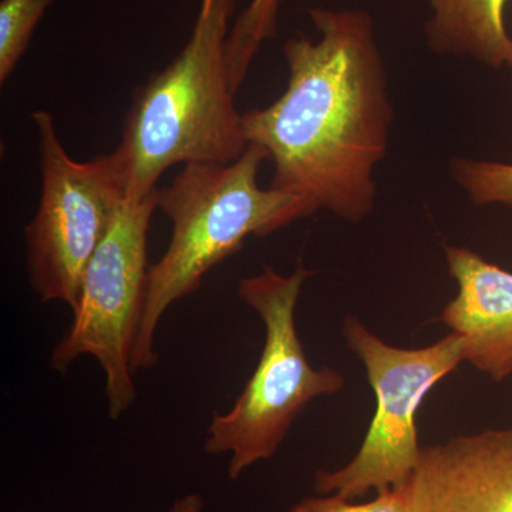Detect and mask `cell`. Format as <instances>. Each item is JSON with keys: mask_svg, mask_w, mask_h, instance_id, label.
<instances>
[{"mask_svg": "<svg viewBox=\"0 0 512 512\" xmlns=\"http://www.w3.org/2000/svg\"><path fill=\"white\" fill-rule=\"evenodd\" d=\"M456 298L440 322L463 340L464 360L495 383L512 376V272L473 249L446 247Z\"/></svg>", "mask_w": 512, "mask_h": 512, "instance_id": "cell-9", "label": "cell"}, {"mask_svg": "<svg viewBox=\"0 0 512 512\" xmlns=\"http://www.w3.org/2000/svg\"><path fill=\"white\" fill-rule=\"evenodd\" d=\"M508 0H427V45L439 56L470 57L491 69L510 64L512 37L504 25Z\"/></svg>", "mask_w": 512, "mask_h": 512, "instance_id": "cell-10", "label": "cell"}, {"mask_svg": "<svg viewBox=\"0 0 512 512\" xmlns=\"http://www.w3.org/2000/svg\"><path fill=\"white\" fill-rule=\"evenodd\" d=\"M309 18L319 39L286 40L285 92L242 114V126L274 163L272 188L298 197L308 217L360 222L375 210L394 119L386 66L366 10L312 8Z\"/></svg>", "mask_w": 512, "mask_h": 512, "instance_id": "cell-1", "label": "cell"}, {"mask_svg": "<svg viewBox=\"0 0 512 512\" xmlns=\"http://www.w3.org/2000/svg\"><path fill=\"white\" fill-rule=\"evenodd\" d=\"M342 335L359 357L376 396V412L356 456L338 470H319L315 490L348 500L369 491L403 488L419 464L417 413L424 397L464 360L463 340L450 332L420 349L389 345L362 320L348 316Z\"/></svg>", "mask_w": 512, "mask_h": 512, "instance_id": "cell-6", "label": "cell"}, {"mask_svg": "<svg viewBox=\"0 0 512 512\" xmlns=\"http://www.w3.org/2000/svg\"><path fill=\"white\" fill-rule=\"evenodd\" d=\"M311 269L296 266L281 275L266 265L261 274L239 284L242 302L265 326V343L254 375L227 413H215L204 448L229 454L228 476H239L259 461L275 456L292 424L309 403L345 387V377L332 367L315 369L306 357L296 329V305Z\"/></svg>", "mask_w": 512, "mask_h": 512, "instance_id": "cell-4", "label": "cell"}, {"mask_svg": "<svg viewBox=\"0 0 512 512\" xmlns=\"http://www.w3.org/2000/svg\"><path fill=\"white\" fill-rule=\"evenodd\" d=\"M158 191L121 202L84 272L72 325L50 356V367L62 375L79 357L99 362L111 420H119L136 400L131 353L146 302L148 229L158 208Z\"/></svg>", "mask_w": 512, "mask_h": 512, "instance_id": "cell-7", "label": "cell"}, {"mask_svg": "<svg viewBox=\"0 0 512 512\" xmlns=\"http://www.w3.org/2000/svg\"><path fill=\"white\" fill-rule=\"evenodd\" d=\"M237 0H201L190 40L134 93L117 153L127 198L140 200L175 164H229L248 147L229 83L227 40Z\"/></svg>", "mask_w": 512, "mask_h": 512, "instance_id": "cell-3", "label": "cell"}, {"mask_svg": "<svg viewBox=\"0 0 512 512\" xmlns=\"http://www.w3.org/2000/svg\"><path fill=\"white\" fill-rule=\"evenodd\" d=\"M404 490L410 512H512V429L423 447Z\"/></svg>", "mask_w": 512, "mask_h": 512, "instance_id": "cell-8", "label": "cell"}, {"mask_svg": "<svg viewBox=\"0 0 512 512\" xmlns=\"http://www.w3.org/2000/svg\"><path fill=\"white\" fill-rule=\"evenodd\" d=\"M171 512H202V503L197 495H188L174 504Z\"/></svg>", "mask_w": 512, "mask_h": 512, "instance_id": "cell-15", "label": "cell"}, {"mask_svg": "<svg viewBox=\"0 0 512 512\" xmlns=\"http://www.w3.org/2000/svg\"><path fill=\"white\" fill-rule=\"evenodd\" d=\"M508 67H510V69L512 70V56H511L510 64H508Z\"/></svg>", "mask_w": 512, "mask_h": 512, "instance_id": "cell-16", "label": "cell"}, {"mask_svg": "<svg viewBox=\"0 0 512 512\" xmlns=\"http://www.w3.org/2000/svg\"><path fill=\"white\" fill-rule=\"evenodd\" d=\"M39 151V207L25 227L30 286L42 302L79 305L84 272L127 198L123 158L113 153L89 161L67 154L47 111L32 113Z\"/></svg>", "mask_w": 512, "mask_h": 512, "instance_id": "cell-5", "label": "cell"}, {"mask_svg": "<svg viewBox=\"0 0 512 512\" xmlns=\"http://www.w3.org/2000/svg\"><path fill=\"white\" fill-rule=\"evenodd\" d=\"M55 0H2L0 2V84L29 49L33 33Z\"/></svg>", "mask_w": 512, "mask_h": 512, "instance_id": "cell-12", "label": "cell"}, {"mask_svg": "<svg viewBox=\"0 0 512 512\" xmlns=\"http://www.w3.org/2000/svg\"><path fill=\"white\" fill-rule=\"evenodd\" d=\"M265 160V148L248 144L229 164H185L173 183L158 191V208L173 224V234L167 251L148 271L131 353L134 373L157 366L156 333L164 313L197 291L214 266L241 251L245 239L266 237L308 217L295 195L259 185Z\"/></svg>", "mask_w": 512, "mask_h": 512, "instance_id": "cell-2", "label": "cell"}, {"mask_svg": "<svg viewBox=\"0 0 512 512\" xmlns=\"http://www.w3.org/2000/svg\"><path fill=\"white\" fill-rule=\"evenodd\" d=\"M281 5L282 0H251L229 30L227 64L232 92L237 93L247 79L262 43L275 37Z\"/></svg>", "mask_w": 512, "mask_h": 512, "instance_id": "cell-11", "label": "cell"}, {"mask_svg": "<svg viewBox=\"0 0 512 512\" xmlns=\"http://www.w3.org/2000/svg\"><path fill=\"white\" fill-rule=\"evenodd\" d=\"M451 177L474 205H505L512 208V164L456 157Z\"/></svg>", "mask_w": 512, "mask_h": 512, "instance_id": "cell-13", "label": "cell"}, {"mask_svg": "<svg viewBox=\"0 0 512 512\" xmlns=\"http://www.w3.org/2000/svg\"><path fill=\"white\" fill-rule=\"evenodd\" d=\"M286 512H410L406 490L389 488L379 491L372 501L353 503V500L336 494L306 497L292 505Z\"/></svg>", "mask_w": 512, "mask_h": 512, "instance_id": "cell-14", "label": "cell"}]
</instances>
